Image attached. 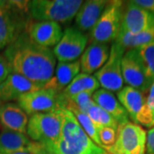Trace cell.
I'll return each instance as SVG.
<instances>
[{"mask_svg": "<svg viewBox=\"0 0 154 154\" xmlns=\"http://www.w3.org/2000/svg\"><path fill=\"white\" fill-rule=\"evenodd\" d=\"M145 75L149 88L154 82V60L145 67Z\"/></svg>", "mask_w": 154, "mask_h": 154, "instance_id": "obj_32", "label": "cell"}, {"mask_svg": "<svg viewBox=\"0 0 154 154\" xmlns=\"http://www.w3.org/2000/svg\"><path fill=\"white\" fill-rule=\"evenodd\" d=\"M62 114L60 140L56 143L42 145L45 151L53 154H109L89 138L70 110L63 108Z\"/></svg>", "mask_w": 154, "mask_h": 154, "instance_id": "obj_2", "label": "cell"}, {"mask_svg": "<svg viewBox=\"0 0 154 154\" xmlns=\"http://www.w3.org/2000/svg\"><path fill=\"white\" fill-rule=\"evenodd\" d=\"M12 72L11 67L4 56L0 57V84L3 82Z\"/></svg>", "mask_w": 154, "mask_h": 154, "instance_id": "obj_29", "label": "cell"}, {"mask_svg": "<svg viewBox=\"0 0 154 154\" xmlns=\"http://www.w3.org/2000/svg\"><path fill=\"white\" fill-rule=\"evenodd\" d=\"M138 56L142 62L144 67H146L152 60H154V40L148 44L143 45L135 48Z\"/></svg>", "mask_w": 154, "mask_h": 154, "instance_id": "obj_28", "label": "cell"}, {"mask_svg": "<svg viewBox=\"0 0 154 154\" xmlns=\"http://www.w3.org/2000/svg\"><path fill=\"white\" fill-rule=\"evenodd\" d=\"M99 137L103 148L111 146L116 139V130L109 127L99 128Z\"/></svg>", "mask_w": 154, "mask_h": 154, "instance_id": "obj_27", "label": "cell"}, {"mask_svg": "<svg viewBox=\"0 0 154 154\" xmlns=\"http://www.w3.org/2000/svg\"><path fill=\"white\" fill-rule=\"evenodd\" d=\"M87 115L91 118V120L99 127H109L117 130L119 123L114 119L111 116L107 113L105 110H103L100 106L97 105L94 101V103L88 109Z\"/></svg>", "mask_w": 154, "mask_h": 154, "instance_id": "obj_25", "label": "cell"}, {"mask_svg": "<svg viewBox=\"0 0 154 154\" xmlns=\"http://www.w3.org/2000/svg\"><path fill=\"white\" fill-rule=\"evenodd\" d=\"M146 144V132L140 125L128 122L118 126L115 143L105 150L109 154H145Z\"/></svg>", "mask_w": 154, "mask_h": 154, "instance_id": "obj_8", "label": "cell"}, {"mask_svg": "<svg viewBox=\"0 0 154 154\" xmlns=\"http://www.w3.org/2000/svg\"><path fill=\"white\" fill-rule=\"evenodd\" d=\"M38 86L27 78L11 72L5 80L0 84V102L3 104L18 100L23 94L38 90Z\"/></svg>", "mask_w": 154, "mask_h": 154, "instance_id": "obj_15", "label": "cell"}, {"mask_svg": "<svg viewBox=\"0 0 154 154\" xmlns=\"http://www.w3.org/2000/svg\"><path fill=\"white\" fill-rule=\"evenodd\" d=\"M41 154H53V153H51V152H47V151H45V150L44 152H43Z\"/></svg>", "mask_w": 154, "mask_h": 154, "instance_id": "obj_35", "label": "cell"}, {"mask_svg": "<svg viewBox=\"0 0 154 154\" xmlns=\"http://www.w3.org/2000/svg\"><path fill=\"white\" fill-rule=\"evenodd\" d=\"M122 74L123 81L128 87L140 92H146L149 89L145 75V67L135 49L128 50L124 53L122 59Z\"/></svg>", "mask_w": 154, "mask_h": 154, "instance_id": "obj_11", "label": "cell"}, {"mask_svg": "<svg viewBox=\"0 0 154 154\" xmlns=\"http://www.w3.org/2000/svg\"><path fill=\"white\" fill-rule=\"evenodd\" d=\"M4 105V104H3L2 102H0V109H1V107H2V105Z\"/></svg>", "mask_w": 154, "mask_h": 154, "instance_id": "obj_36", "label": "cell"}, {"mask_svg": "<svg viewBox=\"0 0 154 154\" xmlns=\"http://www.w3.org/2000/svg\"><path fill=\"white\" fill-rule=\"evenodd\" d=\"M80 61L76 60L70 63H58L52 77L43 88L54 90L57 93L61 94L73 81V79L80 74Z\"/></svg>", "mask_w": 154, "mask_h": 154, "instance_id": "obj_19", "label": "cell"}, {"mask_svg": "<svg viewBox=\"0 0 154 154\" xmlns=\"http://www.w3.org/2000/svg\"><path fill=\"white\" fill-rule=\"evenodd\" d=\"M18 105L27 115L46 113L65 108L68 99L54 90L39 88L22 95L18 100Z\"/></svg>", "mask_w": 154, "mask_h": 154, "instance_id": "obj_7", "label": "cell"}, {"mask_svg": "<svg viewBox=\"0 0 154 154\" xmlns=\"http://www.w3.org/2000/svg\"><path fill=\"white\" fill-rule=\"evenodd\" d=\"M0 57H1V54H0Z\"/></svg>", "mask_w": 154, "mask_h": 154, "instance_id": "obj_37", "label": "cell"}, {"mask_svg": "<svg viewBox=\"0 0 154 154\" xmlns=\"http://www.w3.org/2000/svg\"><path fill=\"white\" fill-rule=\"evenodd\" d=\"M28 118L22 108L15 103H5L0 109V124L6 130L26 134Z\"/></svg>", "mask_w": 154, "mask_h": 154, "instance_id": "obj_18", "label": "cell"}, {"mask_svg": "<svg viewBox=\"0 0 154 154\" xmlns=\"http://www.w3.org/2000/svg\"><path fill=\"white\" fill-rule=\"evenodd\" d=\"M154 40V28L147 29L141 33H133L119 31L116 38L114 40L125 50L135 49L141 45L148 44Z\"/></svg>", "mask_w": 154, "mask_h": 154, "instance_id": "obj_23", "label": "cell"}, {"mask_svg": "<svg viewBox=\"0 0 154 154\" xmlns=\"http://www.w3.org/2000/svg\"><path fill=\"white\" fill-rule=\"evenodd\" d=\"M81 0H33L28 3L30 17L36 22L65 23L76 16Z\"/></svg>", "mask_w": 154, "mask_h": 154, "instance_id": "obj_4", "label": "cell"}, {"mask_svg": "<svg viewBox=\"0 0 154 154\" xmlns=\"http://www.w3.org/2000/svg\"><path fill=\"white\" fill-rule=\"evenodd\" d=\"M123 13L122 1L114 0L109 2L97 23L91 30L92 41L102 44L114 41L121 28Z\"/></svg>", "mask_w": 154, "mask_h": 154, "instance_id": "obj_6", "label": "cell"}, {"mask_svg": "<svg viewBox=\"0 0 154 154\" xmlns=\"http://www.w3.org/2000/svg\"><path fill=\"white\" fill-rule=\"evenodd\" d=\"M99 82L94 75L80 73L62 92V94L65 99L69 100L72 97L82 93L94 94L99 89Z\"/></svg>", "mask_w": 154, "mask_h": 154, "instance_id": "obj_22", "label": "cell"}, {"mask_svg": "<svg viewBox=\"0 0 154 154\" xmlns=\"http://www.w3.org/2000/svg\"><path fill=\"white\" fill-rule=\"evenodd\" d=\"M110 47L107 44L92 42L81 56L80 64L83 74L92 75L101 69L108 60Z\"/></svg>", "mask_w": 154, "mask_h": 154, "instance_id": "obj_16", "label": "cell"}, {"mask_svg": "<svg viewBox=\"0 0 154 154\" xmlns=\"http://www.w3.org/2000/svg\"><path fill=\"white\" fill-rule=\"evenodd\" d=\"M26 33L33 42L46 48L56 46L63 33L60 24L53 22H29Z\"/></svg>", "mask_w": 154, "mask_h": 154, "instance_id": "obj_13", "label": "cell"}, {"mask_svg": "<svg viewBox=\"0 0 154 154\" xmlns=\"http://www.w3.org/2000/svg\"><path fill=\"white\" fill-rule=\"evenodd\" d=\"M125 51L118 43L113 41L108 60L101 69L94 73V76L103 89L110 92H119L123 88L122 59Z\"/></svg>", "mask_w": 154, "mask_h": 154, "instance_id": "obj_9", "label": "cell"}, {"mask_svg": "<svg viewBox=\"0 0 154 154\" xmlns=\"http://www.w3.org/2000/svg\"><path fill=\"white\" fill-rule=\"evenodd\" d=\"M108 3L106 0H88L83 2L75 17L77 28L82 32L92 30Z\"/></svg>", "mask_w": 154, "mask_h": 154, "instance_id": "obj_17", "label": "cell"}, {"mask_svg": "<svg viewBox=\"0 0 154 154\" xmlns=\"http://www.w3.org/2000/svg\"><path fill=\"white\" fill-rule=\"evenodd\" d=\"M65 108L69 109L75 115V116L76 117L77 121L79 122V123L81 124L83 130L86 132V134L89 136V138L96 145H98L99 146L103 148L102 144H101L100 140H99V127L97 126L94 122L91 120V118L87 114H84L82 112H81L80 110L77 109L76 106L74 105L70 100H68V103H67V105Z\"/></svg>", "mask_w": 154, "mask_h": 154, "instance_id": "obj_24", "label": "cell"}, {"mask_svg": "<svg viewBox=\"0 0 154 154\" xmlns=\"http://www.w3.org/2000/svg\"><path fill=\"white\" fill-rule=\"evenodd\" d=\"M29 1H0V50L8 47L29 23Z\"/></svg>", "mask_w": 154, "mask_h": 154, "instance_id": "obj_3", "label": "cell"}, {"mask_svg": "<svg viewBox=\"0 0 154 154\" xmlns=\"http://www.w3.org/2000/svg\"><path fill=\"white\" fill-rule=\"evenodd\" d=\"M146 105L154 114V82L149 88V95L146 99Z\"/></svg>", "mask_w": 154, "mask_h": 154, "instance_id": "obj_33", "label": "cell"}, {"mask_svg": "<svg viewBox=\"0 0 154 154\" xmlns=\"http://www.w3.org/2000/svg\"><path fill=\"white\" fill-rule=\"evenodd\" d=\"M133 2L136 5L154 15V0H134Z\"/></svg>", "mask_w": 154, "mask_h": 154, "instance_id": "obj_31", "label": "cell"}, {"mask_svg": "<svg viewBox=\"0 0 154 154\" xmlns=\"http://www.w3.org/2000/svg\"><path fill=\"white\" fill-rule=\"evenodd\" d=\"M93 100L116 119L119 125L129 122L126 110L122 107L112 92L103 88L98 89L93 94Z\"/></svg>", "mask_w": 154, "mask_h": 154, "instance_id": "obj_21", "label": "cell"}, {"mask_svg": "<svg viewBox=\"0 0 154 154\" xmlns=\"http://www.w3.org/2000/svg\"><path fill=\"white\" fill-rule=\"evenodd\" d=\"M146 151L147 154H154V128L150 129L146 134Z\"/></svg>", "mask_w": 154, "mask_h": 154, "instance_id": "obj_30", "label": "cell"}, {"mask_svg": "<svg viewBox=\"0 0 154 154\" xmlns=\"http://www.w3.org/2000/svg\"><path fill=\"white\" fill-rule=\"evenodd\" d=\"M63 126L62 109L51 112L38 113L28 119L27 134L33 141L42 145L57 142Z\"/></svg>", "mask_w": 154, "mask_h": 154, "instance_id": "obj_5", "label": "cell"}, {"mask_svg": "<svg viewBox=\"0 0 154 154\" xmlns=\"http://www.w3.org/2000/svg\"><path fill=\"white\" fill-rule=\"evenodd\" d=\"M5 57L12 72L27 78L39 88L49 82L57 65L53 51L35 44L26 32L6 48Z\"/></svg>", "mask_w": 154, "mask_h": 154, "instance_id": "obj_1", "label": "cell"}, {"mask_svg": "<svg viewBox=\"0 0 154 154\" xmlns=\"http://www.w3.org/2000/svg\"><path fill=\"white\" fill-rule=\"evenodd\" d=\"M88 44V37L76 28H68L53 49V54L59 63L75 62L82 55Z\"/></svg>", "mask_w": 154, "mask_h": 154, "instance_id": "obj_10", "label": "cell"}, {"mask_svg": "<svg viewBox=\"0 0 154 154\" xmlns=\"http://www.w3.org/2000/svg\"><path fill=\"white\" fill-rule=\"evenodd\" d=\"M11 154H34L33 152H14Z\"/></svg>", "mask_w": 154, "mask_h": 154, "instance_id": "obj_34", "label": "cell"}, {"mask_svg": "<svg viewBox=\"0 0 154 154\" xmlns=\"http://www.w3.org/2000/svg\"><path fill=\"white\" fill-rule=\"evenodd\" d=\"M117 99L126 110L128 117L136 124L138 116L147 106L146 99H145L142 93L135 88L127 86L117 92Z\"/></svg>", "mask_w": 154, "mask_h": 154, "instance_id": "obj_20", "label": "cell"}, {"mask_svg": "<svg viewBox=\"0 0 154 154\" xmlns=\"http://www.w3.org/2000/svg\"><path fill=\"white\" fill-rule=\"evenodd\" d=\"M154 28V15L136 5L133 1L127 5L120 30L136 34Z\"/></svg>", "mask_w": 154, "mask_h": 154, "instance_id": "obj_12", "label": "cell"}, {"mask_svg": "<svg viewBox=\"0 0 154 154\" xmlns=\"http://www.w3.org/2000/svg\"><path fill=\"white\" fill-rule=\"evenodd\" d=\"M44 150L41 144L30 140L26 134L6 129L0 133V154H11L19 152L41 154Z\"/></svg>", "mask_w": 154, "mask_h": 154, "instance_id": "obj_14", "label": "cell"}, {"mask_svg": "<svg viewBox=\"0 0 154 154\" xmlns=\"http://www.w3.org/2000/svg\"><path fill=\"white\" fill-rule=\"evenodd\" d=\"M69 100L76 106L78 110L84 114L88 113V109L94 103L92 93H82L76 94L75 96L72 97Z\"/></svg>", "mask_w": 154, "mask_h": 154, "instance_id": "obj_26", "label": "cell"}]
</instances>
